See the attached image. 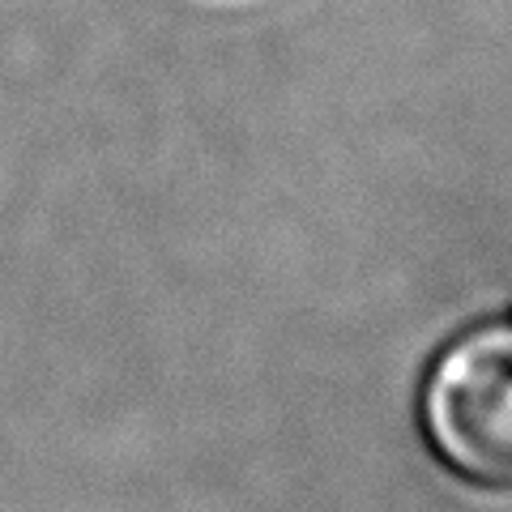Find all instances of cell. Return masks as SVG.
<instances>
[{"label": "cell", "mask_w": 512, "mask_h": 512, "mask_svg": "<svg viewBox=\"0 0 512 512\" xmlns=\"http://www.w3.org/2000/svg\"><path fill=\"white\" fill-rule=\"evenodd\" d=\"M419 414L448 470L512 487V325H478L448 342L423 380Z\"/></svg>", "instance_id": "obj_1"}]
</instances>
